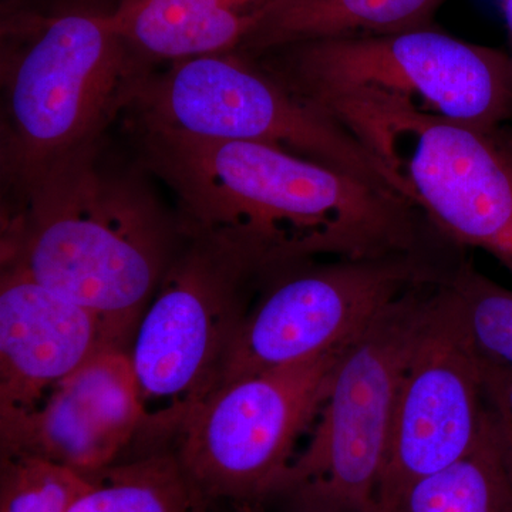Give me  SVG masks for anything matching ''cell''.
<instances>
[{"label": "cell", "mask_w": 512, "mask_h": 512, "mask_svg": "<svg viewBox=\"0 0 512 512\" xmlns=\"http://www.w3.org/2000/svg\"><path fill=\"white\" fill-rule=\"evenodd\" d=\"M144 163L177 197L184 231L265 278L308 262L457 249L406 198L265 144L134 123Z\"/></svg>", "instance_id": "obj_1"}, {"label": "cell", "mask_w": 512, "mask_h": 512, "mask_svg": "<svg viewBox=\"0 0 512 512\" xmlns=\"http://www.w3.org/2000/svg\"><path fill=\"white\" fill-rule=\"evenodd\" d=\"M18 192L2 265L92 312L128 348L180 247V221L140 181L101 167L97 146L64 158Z\"/></svg>", "instance_id": "obj_2"}, {"label": "cell", "mask_w": 512, "mask_h": 512, "mask_svg": "<svg viewBox=\"0 0 512 512\" xmlns=\"http://www.w3.org/2000/svg\"><path fill=\"white\" fill-rule=\"evenodd\" d=\"M352 131L404 197L457 248L493 255L512 274V134L421 110L376 89L309 100Z\"/></svg>", "instance_id": "obj_3"}, {"label": "cell", "mask_w": 512, "mask_h": 512, "mask_svg": "<svg viewBox=\"0 0 512 512\" xmlns=\"http://www.w3.org/2000/svg\"><path fill=\"white\" fill-rule=\"evenodd\" d=\"M265 281L231 249L183 229L128 345L143 410L140 456L173 448L188 420L220 389L256 285Z\"/></svg>", "instance_id": "obj_4"}, {"label": "cell", "mask_w": 512, "mask_h": 512, "mask_svg": "<svg viewBox=\"0 0 512 512\" xmlns=\"http://www.w3.org/2000/svg\"><path fill=\"white\" fill-rule=\"evenodd\" d=\"M110 15L43 20L3 57L2 168L22 190L64 158L97 146L148 73Z\"/></svg>", "instance_id": "obj_5"}, {"label": "cell", "mask_w": 512, "mask_h": 512, "mask_svg": "<svg viewBox=\"0 0 512 512\" xmlns=\"http://www.w3.org/2000/svg\"><path fill=\"white\" fill-rule=\"evenodd\" d=\"M416 286L346 346L328 393L274 494L271 512H375L397 392L431 291Z\"/></svg>", "instance_id": "obj_6"}, {"label": "cell", "mask_w": 512, "mask_h": 512, "mask_svg": "<svg viewBox=\"0 0 512 512\" xmlns=\"http://www.w3.org/2000/svg\"><path fill=\"white\" fill-rule=\"evenodd\" d=\"M128 107L134 123L281 148L404 197L392 171L352 131L244 57H194L148 72Z\"/></svg>", "instance_id": "obj_7"}, {"label": "cell", "mask_w": 512, "mask_h": 512, "mask_svg": "<svg viewBox=\"0 0 512 512\" xmlns=\"http://www.w3.org/2000/svg\"><path fill=\"white\" fill-rule=\"evenodd\" d=\"M261 66L305 100L376 89L468 126L512 120V59L434 28L301 43L265 53Z\"/></svg>", "instance_id": "obj_8"}, {"label": "cell", "mask_w": 512, "mask_h": 512, "mask_svg": "<svg viewBox=\"0 0 512 512\" xmlns=\"http://www.w3.org/2000/svg\"><path fill=\"white\" fill-rule=\"evenodd\" d=\"M346 346L224 384L202 404L173 450L205 504L262 507L271 498Z\"/></svg>", "instance_id": "obj_9"}, {"label": "cell", "mask_w": 512, "mask_h": 512, "mask_svg": "<svg viewBox=\"0 0 512 512\" xmlns=\"http://www.w3.org/2000/svg\"><path fill=\"white\" fill-rule=\"evenodd\" d=\"M456 255L329 259L266 279L242 323L224 384L343 348L416 286L446 281Z\"/></svg>", "instance_id": "obj_10"}, {"label": "cell", "mask_w": 512, "mask_h": 512, "mask_svg": "<svg viewBox=\"0 0 512 512\" xmlns=\"http://www.w3.org/2000/svg\"><path fill=\"white\" fill-rule=\"evenodd\" d=\"M491 414L483 359L447 278L431 291L404 366L375 512L470 453Z\"/></svg>", "instance_id": "obj_11"}, {"label": "cell", "mask_w": 512, "mask_h": 512, "mask_svg": "<svg viewBox=\"0 0 512 512\" xmlns=\"http://www.w3.org/2000/svg\"><path fill=\"white\" fill-rule=\"evenodd\" d=\"M143 421L127 348L103 350L30 412L0 423V454H29L93 476L136 443Z\"/></svg>", "instance_id": "obj_12"}, {"label": "cell", "mask_w": 512, "mask_h": 512, "mask_svg": "<svg viewBox=\"0 0 512 512\" xmlns=\"http://www.w3.org/2000/svg\"><path fill=\"white\" fill-rule=\"evenodd\" d=\"M114 346L124 348L92 312L2 265L0 423L30 412L57 384Z\"/></svg>", "instance_id": "obj_13"}, {"label": "cell", "mask_w": 512, "mask_h": 512, "mask_svg": "<svg viewBox=\"0 0 512 512\" xmlns=\"http://www.w3.org/2000/svg\"><path fill=\"white\" fill-rule=\"evenodd\" d=\"M271 0H121L111 13L143 60L222 55L244 45Z\"/></svg>", "instance_id": "obj_14"}, {"label": "cell", "mask_w": 512, "mask_h": 512, "mask_svg": "<svg viewBox=\"0 0 512 512\" xmlns=\"http://www.w3.org/2000/svg\"><path fill=\"white\" fill-rule=\"evenodd\" d=\"M447 0H271L244 46L255 53L319 40L393 35L434 26Z\"/></svg>", "instance_id": "obj_15"}, {"label": "cell", "mask_w": 512, "mask_h": 512, "mask_svg": "<svg viewBox=\"0 0 512 512\" xmlns=\"http://www.w3.org/2000/svg\"><path fill=\"white\" fill-rule=\"evenodd\" d=\"M389 512H512L510 434L494 406L477 446L410 485Z\"/></svg>", "instance_id": "obj_16"}, {"label": "cell", "mask_w": 512, "mask_h": 512, "mask_svg": "<svg viewBox=\"0 0 512 512\" xmlns=\"http://www.w3.org/2000/svg\"><path fill=\"white\" fill-rule=\"evenodd\" d=\"M201 503L171 448L93 474L70 512H197Z\"/></svg>", "instance_id": "obj_17"}, {"label": "cell", "mask_w": 512, "mask_h": 512, "mask_svg": "<svg viewBox=\"0 0 512 512\" xmlns=\"http://www.w3.org/2000/svg\"><path fill=\"white\" fill-rule=\"evenodd\" d=\"M448 284L456 293L478 355L488 365L512 370V289L497 284L464 259Z\"/></svg>", "instance_id": "obj_18"}, {"label": "cell", "mask_w": 512, "mask_h": 512, "mask_svg": "<svg viewBox=\"0 0 512 512\" xmlns=\"http://www.w3.org/2000/svg\"><path fill=\"white\" fill-rule=\"evenodd\" d=\"M92 476L29 454H0V512H70Z\"/></svg>", "instance_id": "obj_19"}, {"label": "cell", "mask_w": 512, "mask_h": 512, "mask_svg": "<svg viewBox=\"0 0 512 512\" xmlns=\"http://www.w3.org/2000/svg\"><path fill=\"white\" fill-rule=\"evenodd\" d=\"M484 363L485 383L494 409L503 419L512 444V370Z\"/></svg>", "instance_id": "obj_20"}, {"label": "cell", "mask_w": 512, "mask_h": 512, "mask_svg": "<svg viewBox=\"0 0 512 512\" xmlns=\"http://www.w3.org/2000/svg\"><path fill=\"white\" fill-rule=\"evenodd\" d=\"M505 26H507L508 39H510V56L512 59V0H501Z\"/></svg>", "instance_id": "obj_21"}, {"label": "cell", "mask_w": 512, "mask_h": 512, "mask_svg": "<svg viewBox=\"0 0 512 512\" xmlns=\"http://www.w3.org/2000/svg\"><path fill=\"white\" fill-rule=\"evenodd\" d=\"M234 512H271L259 505H229Z\"/></svg>", "instance_id": "obj_22"}, {"label": "cell", "mask_w": 512, "mask_h": 512, "mask_svg": "<svg viewBox=\"0 0 512 512\" xmlns=\"http://www.w3.org/2000/svg\"><path fill=\"white\" fill-rule=\"evenodd\" d=\"M197 512H210V507L207 504L201 503L200 507H198Z\"/></svg>", "instance_id": "obj_23"}]
</instances>
